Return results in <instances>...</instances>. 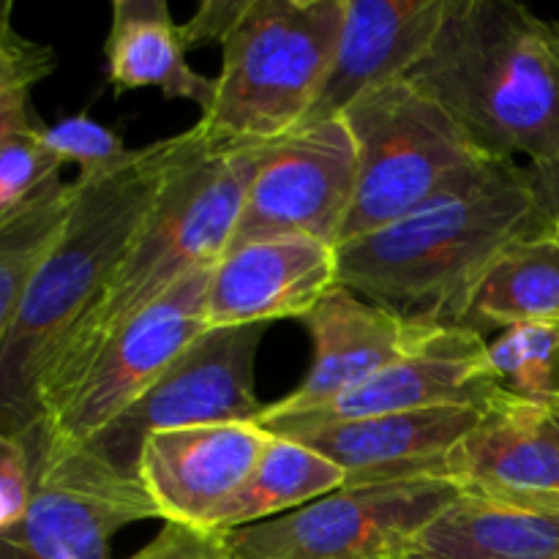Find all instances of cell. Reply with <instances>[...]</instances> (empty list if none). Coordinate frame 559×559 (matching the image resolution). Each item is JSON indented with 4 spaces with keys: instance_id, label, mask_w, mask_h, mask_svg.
<instances>
[{
    "instance_id": "cell-1",
    "label": "cell",
    "mask_w": 559,
    "mask_h": 559,
    "mask_svg": "<svg viewBox=\"0 0 559 559\" xmlns=\"http://www.w3.org/2000/svg\"><path fill=\"white\" fill-rule=\"evenodd\" d=\"M544 227L527 167L489 158L399 222L338 246V284L409 322L456 328L491 262Z\"/></svg>"
},
{
    "instance_id": "cell-2",
    "label": "cell",
    "mask_w": 559,
    "mask_h": 559,
    "mask_svg": "<svg viewBox=\"0 0 559 559\" xmlns=\"http://www.w3.org/2000/svg\"><path fill=\"white\" fill-rule=\"evenodd\" d=\"M200 142L197 123L167 140L134 147L129 162L96 180L74 178L76 200L63 233L33 276L0 347V435L33 445L36 385L66 333L91 309L145 224L153 202Z\"/></svg>"
},
{
    "instance_id": "cell-3",
    "label": "cell",
    "mask_w": 559,
    "mask_h": 559,
    "mask_svg": "<svg viewBox=\"0 0 559 559\" xmlns=\"http://www.w3.org/2000/svg\"><path fill=\"white\" fill-rule=\"evenodd\" d=\"M197 129L194 151L169 175L109 282L44 366L36 385L38 431L112 336L189 273L216 265L233 243L260 145L224 147L200 123Z\"/></svg>"
},
{
    "instance_id": "cell-4",
    "label": "cell",
    "mask_w": 559,
    "mask_h": 559,
    "mask_svg": "<svg viewBox=\"0 0 559 559\" xmlns=\"http://www.w3.org/2000/svg\"><path fill=\"white\" fill-rule=\"evenodd\" d=\"M404 80L442 104L486 156H559V22L527 5L448 0L435 41Z\"/></svg>"
},
{
    "instance_id": "cell-5",
    "label": "cell",
    "mask_w": 559,
    "mask_h": 559,
    "mask_svg": "<svg viewBox=\"0 0 559 559\" xmlns=\"http://www.w3.org/2000/svg\"><path fill=\"white\" fill-rule=\"evenodd\" d=\"M344 0H246L222 38L216 96L200 126L216 145L257 147L306 123L322 91Z\"/></svg>"
},
{
    "instance_id": "cell-6",
    "label": "cell",
    "mask_w": 559,
    "mask_h": 559,
    "mask_svg": "<svg viewBox=\"0 0 559 559\" xmlns=\"http://www.w3.org/2000/svg\"><path fill=\"white\" fill-rule=\"evenodd\" d=\"M342 118L358 151V186L338 246L399 222L495 158L409 80L364 93Z\"/></svg>"
},
{
    "instance_id": "cell-7",
    "label": "cell",
    "mask_w": 559,
    "mask_h": 559,
    "mask_svg": "<svg viewBox=\"0 0 559 559\" xmlns=\"http://www.w3.org/2000/svg\"><path fill=\"white\" fill-rule=\"evenodd\" d=\"M462 491L448 478L344 486L233 533L235 559H404L420 530Z\"/></svg>"
},
{
    "instance_id": "cell-8",
    "label": "cell",
    "mask_w": 559,
    "mask_h": 559,
    "mask_svg": "<svg viewBox=\"0 0 559 559\" xmlns=\"http://www.w3.org/2000/svg\"><path fill=\"white\" fill-rule=\"evenodd\" d=\"M211 271L213 267H200L189 273L112 336L87 366L63 407L41 426L27 451L33 464L49 451L87 445L131 404L140 402L189 344L207 331L205 304Z\"/></svg>"
},
{
    "instance_id": "cell-9",
    "label": "cell",
    "mask_w": 559,
    "mask_h": 559,
    "mask_svg": "<svg viewBox=\"0 0 559 559\" xmlns=\"http://www.w3.org/2000/svg\"><path fill=\"white\" fill-rule=\"evenodd\" d=\"M145 519L158 511L134 473L87 445L49 451L33 464L25 516L0 533V559H109L115 533Z\"/></svg>"
},
{
    "instance_id": "cell-10",
    "label": "cell",
    "mask_w": 559,
    "mask_h": 559,
    "mask_svg": "<svg viewBox=\"0 0 559 559\" xmlns=\"http://www.w3.org/2000/svg\"><path fill=\"white\" fill-rule=\"evenodd\" d=\"M267 325L207 328L169 366L167 374L131 404L87 448L115 467L136 475L145 437L207 424H257L265 404L257 399L254 369Z\"/></svg>"
},
{
    "instance_id": "cell-11",
    "label": "cell",
    "mask_w": 559,
    "mask_h": 559,
    "mask_svg": "<svg viewBox=\"0 0 559 559\" xmlns=\"http://www.w3.org/2000/svg\"><path fill=\"white\" fill-rule=\"evenodd\" d=\"M358 186V151L342 115L298 126L257 151L233 243L306 235L338 249Z\"/></svg>"
},
{
    "instance_id": "cell-12",
    "label": "cell",
    "mask_w": 559,
    "mask_h": 559,
    "mask_svg": "<svg viewBox=\"0 0 559 559\" xmlns=\"http://www.w3.org/2000/svg\"><path fill=\"white\" fill-rule=\"evenodd\" d=\"M497 391L500 388L491 377L489 342L467 328L440 325L413 353L393 360L344 396L309 413L262 420L260 426L271 435H287L306 426L418 413L431 407H486Z\"/></svg>"
},
{
    "instance_id": "cell-13",
    "label": "cell",
    "mask_w": 559,
    "mask_h": 559,
    "mask_svg": "<svg viewBox=\"0 0 559 559\" xmlns=\"http://www.w3.org/2000/svg\"><path fill=\"white\" fill-rule=\"evenodd\" d=\"M462 495L559 516V426L549 404L497 391L445 462Z\"/></svg>"
},
{
    "instance_id": "cell-14",
    "label": "cell",
    "mask_w": 559,
    "mask_h": 559,
    "mask_svg": "<svg viewBox=\"0 0 559 559\" xmlns=\"http://www.w3.org/2000/svg\"><path fill=\"white\" fill-rule=\"evenodd\" d=\"M300 322L309 331L314 347L309 371L293 393L265 404V413L257 418V424L309 413L344 396L393 360L413 353L435 328H440L404 320L360 298L344 284H336Z\"/></svg>"
},
{
    "instance_id": "cell-15",
    "label": "cell",
    "mask_w": 559,
    "mask_h": 559,
    "mask_svg": "<svg viewBox=\"0 0 559 559\" xmlns=\"http://www.w3.org/2000/svg\"><path fill=\"white\" fill-rule=\"evenodd\" d=\"M338 284V249L306 235L246 240L224 251L207 282V328L304 320Z\"/></svg>"
},
{
    "instance_id": "cell-16",
    "label": "cell",
    "mask_w": 559,
    "mask_h": 559,
    "mask_svg": "<svg viewBox=\"0 0 559 559\" xmlns=\"http://www.w3.org/2000/svg\"><path fill=\"white\" fill-rule=\"evenodd\" d=\"M271 431L260 424H207L156 431L136 456V478L164 522L211 527L243 489Z\"/></svg>"
},
{
    "instance_id": "cell-17",
    "label": "cell",
    "mask_w": 559,
    "mask_h": 559,
    "mask_svg": "<svg viewBox=\"0 0 559 559\" xmlns=\"http://www.w3.org/2000/svg\"><path fill=\"white\" fill-rule=\"evenodd\" d=\"M484 418V407H431L380 418L338 420L287 431L344 469V486L445 478L453 448Z\"/></svg>"
},
{
    "instance_id": "cell-18",
    "label": "cell",
    "mask_w": 559,
    "mask_h": 559,
    "mask_svg": "<svg viewBox=\"0 0 559 559\" xmlns=\"http://www.w3.org/2000/svg\"><path fill=\"white\" fill-rule=\"evenodd\" d=\"M445 3L448 0H344L336 52L306 123L336 118L364 93L404 80L435 41Z\"/></svg>"
},
{
    "instance_id": "cell-19",
    "label": "cell",
    "mask_w": 559,
    "mask_h": 559,
    "mask_svg": "<svg viewBox=\"0 0 559 559\" xmlns=\"http://www.w3.org/2000/svg\"><path fill=\"white\" fill-rule=\"evenodd\" d=\"M189 41L167 0H115L104 55L115 93L156 87L164 98L194 102L202 115L216 96V80L189 66Z\"/></svg>"
},
{
    "instance_id": "cell-20",
    "label": "cell",
    "mask_w": 559,
    "mask_h": 559,
    "mask_svg": "<svg viewBox=\"0 0 559 559\" xmlns=\"http://www.w3.org/2000/svg\"><path fill=\"white\" fill-rule=\"evenodd\" d=\"M559 516L459 495L415 538L404 559H557Z\"/></svg>"
},
{
    "instance_id": "cell-21",
    "label": "cell",
    "mask_w": 559,
    "mask_h": 559,
    "mask_svg": "<svg viewBox=\"0 0 559 559\" xmlns=\"http://www.w3.org/2000/svg\"><path fill=\"white\" fill-rule=\"evenodd\" d=\"M527 322H559V233L546 224L489 265L459 328L484 336Z\"/></svg>"
},
{
    "instance_id": "cell-22",
    "label": "cell",
    "mask_w": 559,
    "mask_h": 559,
    "mask_svg": "<svg viewBox=\"0 0 559 559\" xmlns=\"http://www.w3.org/2000/svg\"><path fill=\"white\" fill-rule=\"evenodd\" d=\"M344 469L331 459L304 442L271 435L243 489L216 513L211 527L235 533L240 527L271 522L344 489Z\"/></svg>"
},
{
    "instance_id": "cell-23",
    "label": "cell",
    "mask_w": 559,
    "mask_h": 559,
    "mask_svg": "<svg viewBox=\"0 0 559 559\" xmlns=\"http://www.w3.org/2000/svg\"><path fill=\"white\" fill-rule=\"evenodd\" d=\"M76 183L55 173L31 200L0 216V347L14 325L33 276L63 233Z\"/></svg>"
},
{
    "instance_id": "cell-24",
    "label": "cell",
    "mask_w": 559,
    "mask_h": 559,
    "mask_svg": "<svg viewBox=\"0 0 559 559\" xmlns=\"http://www.w3.org/2000/svg\"><path fill=\"white\" fill-rule=\"evenodd\" d=\"M489 366L497 388L530 402L559 399V322H527L489 342Z\"/></svg>"
},
{
    "instance_id": "cell-25",
    "label": "cell",
    "mask_w": 559,
    "mask_h": 559,
    "mask_svg": "<svg viewBox=\"0 0 559 559\" xmlns=\"http://www.w3.org/2000/svg\"><path fill=\"white\" fill-rule=\"evenodd\" d=\"M38 142L58 164H76L80 167L76 178L82 180L104 178L123 167L131 156L115 131L87 115H74V118L58 120L55 126H41Z\"/></svg>"
},
{
    "instance_id": "cell-26",
    "label": "cell",
    "mask_w": 559,
    "mask_h": 559,
    "mask_svg": "<svg viewBox=\"0 0 559 559\" xmlns=\"http://www.w3.org/2000/svg\"><path fill=\"white\" fill-rule=\"evenodd\" d=\"M38 131L0 147V216L31 200L63 167L44 151Z\"/></svg>"
},
{
    "instance_id": "cell-27",
    "label": "cell",
    "mask_w": 559,
    "mask_h": 559,
    "mask_svg": "<svg viewBox=\"0 0 559 559\" xmlns=\"http://www.w3.org/2000/svg\"><path fill=\"white\" fill-rule=\"evenodd\" d=\"M129 559H235L233 533L197 524L164 522L156 538Z\"/></svg>"
},
{
    "instance_id": "cell-28",
    "label": "cell",
    "mask_w": 559,
    "mask_h": 559,
    "mask_svg": "<svg viewBox=\"0 0 559 559\" xmlns=\"http://www.w3.org/2000/svg\"><path fill=\"white\" fill-rule=\"evenodd\" d=\"M33 497V462L25 442L0 435V533L25 516Z\"/></svg>"
},
{
    "instance_id": "cell-29",
    "label": "cell",
    "mask_w": 559,
    "mask_h": 559,
    "mask_svg": "<svg viewBox=\"0 0 559 559\" xmlns=\"http://www.w3.org/2000/svg\"><path fill=\"white\" fill-rule=\"evenodd\" d=\"M55 69V52L47 44L14 36L0 41V85L33 87Z\"/></svg>"
},
{
    "instance_id": "cell-30",
    "label": "cell",
    "mask_w": 559,
    "mask_h": 559,
    "mask_svg": "<svg viewBox=\"0 0 559 559\" xmlns=\"http://www.w3.org/2000/svg\"><path fill=\"white\" fill-rule=\"evenodd\" d=\"M243 5L246 0H205V3H200L197 14L189 22H183V36L189 47H202L207 41L222 44Z\"/></svg>"
},
{
    "instance_id": "cell-31",
    "label": "cell",
    "mask_w": 559,
    "mask_h": 559,
    "mask_svg": "<svg viewBox=\"0 0 559 559\" xmlns=\"http://www.w3.org/2000/svg\"><path fill=\"white\" fill-rule=\"evenodd\" d=\"M41 129L31 112V87L0 85V147Z\"/></svg>"
},
{
    "instance_id": "cell-32",
    "label": "cell",
    "mask_w": 559,
    "mask_h": 559,
    "mask_svg": "<svg viewBox=\"0 0 559 559\" xmlns=\"http://www.w3.org/2000/svg\"><path fill=\"white\" fill-rule=\"evenodd\" d=\"M530 183H533L535 200H538L540 216L546 224L559 218V156L544 164H530Z\"/></svg>"
},
{
    "instance_id": "cell-33",
    "label": "cell",
    "mask_w": 559,
    "mask_h": 559,
    "mask_svg": "<svg viewBox=\"0 0 559 559\" xmlns=\"http://www.w3.org/2000/svg\"><path fill=\"white\" fill-rule=\"evenodd\" d=\"M11 14H14V3H11V0H0V41H9V38L20 36V33L14 31Z\"/></svg>"
},
{
    "instance_id": "cell-34",
    "label": "cell",
    "mask_w": 559,
    "mask_h": 559,
    "mask_svg": "<svg viewBox=\"0 0 559 559\" xmlns=\"http://www.w3.org/2000/svg\"><path fill=\"white\" fill-rule=\"evenodd\" d=\"M549 409H551V418H555L557 426H559V399H555V402H549Z\"/></svg>"
},
{
    "instance_id": "cell-35",
    "label": "cell",
    "mask_w": 559,
    "mask_h": 559,
    "mask_svg": "<svg viewBox=\"0 0 559 559\" xmlns=\"http://www.w3.org/2000/svg\"><path fill=\"white\" fill-rule=\"evenodd\" d=\"M551 227H555V229H557V233H559V218H557V222H551Z\"/></svg>"
},
{
    "instance_id": "cell-36",
    "label": "cell",
    "mask_w": 559,
    "mask_h": 559,
    "mask_svg": "<svg viewBox=\"0 0 559 559\" xmlns=\"http://www.w3.org/2000/svg\"><path fill=\"white\" fill-rule=\"evenodd\" d=\"M3 216H5V213H3Z\"/></svg>"
},
{
    "instance_id": "cell-37",
    "label": "cell",
    "mask_w": 559,
    "mask_h": 559,
    "mask_svg": "<svg viewBox=\"0 0 559 559\" xmlns=\"http://www.w3.org/2000/svg\"><path fill=\"white\" fill-rule=\"evenodd\" d=\"M557 559H559V557H557Z\"/></svg>"
}]
</instances>
